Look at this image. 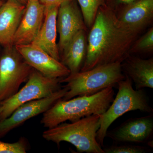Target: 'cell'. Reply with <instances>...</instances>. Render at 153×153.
Listing matches in <instances>:
<instances>
[{"label": "cell", "mask_w": 153, "mask_h": 153, "mask_svg": "<svg viewBox=\"0 0 153 153\" xmlns=\"http://www.w3.org/2000/svg\"><path fill=\"white\" fill-rule=\"evenodd\" d=\"M137 34L125 29L115 12L105 4L99 9L88 35L85 62L80 71L104 64L122 63L128 56Z\"/></svg>", "instance_id": "obj_1"}, {"label": "cell", "mask_w": 153, "mask_h": 153, "mask_svg": "<svg viewBox=\"0 0 153 153\" xmlns=\"http://www.w3.org/2000/svg\"><path fill=\"white\" fill-rule=\"evenodd\" d=\"M114 87H108L90 95L79 96L59 100L44 113L41 123L50 128L69 120H78L93 114H102L114 98Z\"/></svg>", "instance_id": "obj_2"}, {"label": "cell", "mask_w": 153, "mask_h": 153, "mask_svg": "<svg viewBox=\"0 0 153 153\" xmlns=\"http://www.w3.org/2000/svg\"><path fill=\"white\" fill-rule=\"evenodd\" d=\"M101 115H91L71 123H63L48 128L43 133L42 137L58 146L62 142L70 143L79 153H104L96 139Z\"/></svg>", "instance_id": "obj_3"}, {"label": "cell", "mask_w": 153, "mask_h": 153, "mask_svg": "<svg viewBox=\"0 0 153 153\" xmlns=\"http://www.w3.org/2000/svg\"><path fill=\"white\" fill-rule=\"evenodd\" d=\"M121 63H109L97 66L90 70L79 71L60 80L65 83L68 90L62 100H68L79 96L94 94L108 87L117 86L125 79Z\"/></svg>", "instance_id": "obj_4"}, {"label": "cell", "mask_w": 153, "mask_h": 153, "mask_svg": "<svg viewBox=\"0 0 153 153\" xmlns=\"http://www.w3.org/2000/svg\"><path fill=\"white\" fill-rule=\"evenodd\" d=\"M133 81L128 76L117 83L118 92L108 108L102 114L100 125L97 133V140L104 146L105 138L110 126L119 117L129 111L139 110L153 113L149 97L143 89L134 90Z\"/></svg>", "instance_id": "obj_5"}, {"label": "cell", "mask_w": 153, "mask_h": 153, "mask_svg": "<svg viewBox=\"0 0 153 153\" xmlns=\"http://www.w3.org/2000/svg\"><path fill=\"white\" fill-rule=\"evenodd\" d=\"M33 69L15 45L3 47L0 51V105L19 91Z\"/></svg>", "instance_id": "obj_6"}, {"label": "cell", "mask_w": 153, "mask_h": 153, "mask_svg": "<svg viewBox=\"0 0 153 153\" xmlns=\"http://www.w3.org/2000/svg\"><path fill=\"white\" fill-rule=\"evenodd\" d=\"M60 78L47 77L33 68L24 87L0 105V121L8 117L17 108L26 102L47 97L61 88Z\"/></svg>", "instance_id": "obj_7"}, {"label": "cell", "mask_w": 153, "mask_h": 153, "mask_svg": "<svg viewBox=\"0 0 153 153\" xmlns=\"http://www.w3.org/2000/svg\"><path fill=\"white\" fill-rule=\"evenodd\" d=\"M68 90V88L64 85L52 95L28 102L17 108L8 117L0 121V138L28 120L46 112L63 98Z\"/></svg>", "instance_id": "obj_8"}, {"label": "cell", "mask_w": 153, "mask_h": 153, "mask_svg": "<svg viewBox=\"0 0 153 153\" xmlns=\"http://www.w3.org/2000/svg\"><path fill=\"white\" fill-rule=\"evenodd\" d=\"M153 114L131 118L106 133L115 144H147L153 148Z\"/></svg>", "instance_id": "obj_9"}, {"label": "cell", "mask_w": 153, "mask_h": 153, "mask_svg": "<svg viewBox=\"0 0 153 153\" xmlns=\"http://www.w3.org/2000/svg\"><path fill=\"white\" fill-rule=\"evenodd\" d=\"M16 47L27 63L44 76L63 79L70 74V71L66 66L40 47L33 44Z\"/></svg>", "instance_id": "obj_10"}, {"label": "cell", "mask_w": 153, "mask_h": 153, "mask_svg": "<svg viewBox=\"0 0 153 153\" xmlns=\"http://www.w3.org/2000/svg\"><path fill=\"white\" fill-rule=\"evenodd\" d=\"M57 31L60 36V55L71 38L80 30L87 31L81 10L75 0H69L59 6L57 18Z\"/></svg>", "instance_id": "obj_11"}, {"label": "cell", "mask_w": 153, "mask_h": 153, "mask_svg": "<svg viewBox=\"0 0 153 153\" xmlns=\"http://www.w3.org/2000/svg\"><path fill=\"white\" fill-rule=\"evenodd\" d=\"M121 25L138 35L153 19V0H137L115 10Z\"/></svg>", "instance_id": "obj_12"}, {"label": "cell", "mask_w": 153, "mask_h": 153, "mask_svg": "<svg viewBox=\"0 0 153 153\" xmlns=\"http://www.w3.org/2000/svg\"><path fill=\"white\" fill-rule=\"evenodd\" d=\"M45 7L39 0H27L25 12L14 36L13 44H31L43 25Z\"/></svg>", "instance_id": "obj_13"}, {"label": "cell", "mask_w": 153, "mask_h": 153, "mask_svg": "<svg viewBox=\"0 0 153 153\" xmlns=\"http://www.w3.org/2000/svg\"><path fill=\"white\" fill-rule=\"evenodd\" d=\"M26 5L16 0H7L0 8V45H13Z\"/></svg>", "instance_id": "obj_14"}, {"label": "cell", "mask_w": 153, "mask_h": 153, "mask_svg": "<svg viewBox=\"0 0 153 153\" xmlns=\"http://www.w3.org/2000/svg\"><path fill=\"white\" fill-rule=\"evenodd\" d=\"M59 7H45L43 25L31 44L40 47L55 59L60 61L57 39V18Z\"/></svg>", "instance_id": "obj_15"}, {"label": "cell", "mask_w": 153, "mask_h": 153, "mask_svg": "<svg viewBox=\"0 0 153 153\" xmlns=\"http://www.w3.org/2000/svg\"><path fill=\"white\" fill-rule=\"evenodd\" d=\"M122 70L135 85L136 89L153 88V59H145L129 55L121 63Z\"/></svg>", "instance_id": "obj_16"}, {"label": "cell", "mask_w": 153, "mask_h": 153, "mask_svg": "<svg viewBox=\"0 0 153 153\" xmlns=\"http://www.w3.org/2000/svg\"><path fill=\"white\" fill-rule=\"evenodd\" d=\"M86 32L82 30L76 33L60 55V62L69 69L70 74L79 72L85 62L87 47Z\"/></svg>", "instance_id": "obj_17"}, {"label": "cell", "mask_w": 153, "mask_h": 153, "mask_svg": "<svg viewBox=\"0 0 153 153\" xmlns=\"http://www.w3.org/2000/svg\"><path fill=\"white\" fill-rule=\"evenodd\" d=\"M80 7L83 20L87 28L91 27L99 8L105 4V0H76Z\"/></svg>", "instance_id": "obj_18"}, {"label": "cell", "mask_w": 153, "mask_h": 153, "mask_svg": "<svg viewBox=\"0 0 153 153\" xmlns=\"http://www.w3.org/2000/svg\"><path fill=\"white\" fill-rule=\"evenodd\" d=\"M102 148L104 153H146L152 152L149 147L128 143L115 144L108 146H104Z\"/></svg>", "instance_id": "obj_19"}, {"label": "cell", "mask_w": 153, "mask_h": 153, "mask_svg": "<svg viewBox=\"0 0 153 153\" xmlns=\"http://www.w3.org/2000/svg\"><path fill=\"white\" fill-rule=\"evenodd\" d=\"M153 50V28L152 27L143 36L136 40L129 50V54L151 53Z\"/></svg>", "instance_id": "obj_20"}, {"label": "cell", "mask_w": 153, "mask_h": 153, "mask_svg": "<svg viewBox=\"0 0 153 153\" xmlns=\"http://www.w3.org/2000/svg\"><path fill=\"white\" fill-rule=\"evenodd\" d=\"M28 148V142L25 138H21L18 141L13 143L0 141V153H25Z\"/></svg>", "instance_id": "obj_21"}, {"label": "cell", "mask_w": 153, "mask_h": 153, "mask_svg": "<svg viewBox=\"0 0 153 153\" xmlns=\"http://www.w3.org/2000/svg\"><path fill=\"white\" fill-rule=\"evenodd\" d=\"M136 1L137 0H105V4L115 11L122 6Z\"/></svg>", "instance_id": "obj_22"}, {"label": "cell", "mask_w": 153, "mask_h": 153, "mask_svg": "<svg viewBox=\"0 0 153 153\" xmlns=\"http://www.w3.org/2000/svg\"><path fill=\"white\" fill-rule=\"evenodd\" d=\"M69 0H39L45 7H59L63 3Z\"/></svg>", "instance_id": "obj_23"}, {"label": "cell", "mask_w": 153, "mask_h": 153, "mask_svg": "<svg viewBox=\"0 0 153 153\" xmlns=\"http://www.w3.org/2000/svg\"><path fill=\"white\" fill-rule=\"evenodd\" d=\"M16 1H18L19 3L25 5H26L27 2V0H16Z\"/></svg>", "instance_id": "obj_24"}, {"label": "cell", "mask_w": 153, "mask_h": 153, "mask_svg": "<svg viewBox=\"0 0 153 153\" xmlns=\"http://www.w3.org/2000/svg\"><path fill=\"white\" fill-rule=\"evenodd\" d=\"M4 1H0V8H1V7L3 3H4Z\"/></svg>", "instance_id": "obj_25"}, {"label": "cell", "mask_w": 153, "mask_h": 153, "mask_svg": "<svg viewBox=\"0 0 153 153\" xmlns=\"http://www.w3.org/2000/svg\"><path fill=\"white\" fill-rule=\"evenodd\" d=\"M3 110V107L1 105H0V114H1V113Z\"/></svg>", "instance_id": "obj_26"}, {"label": "cell", "mask_w": 153, "mask_h": 153, "mask_svg": "<svg viewBox=\"0 0 153 153\" xmlns=\"http://www.w3.org/2000/svg\"><path fill=\"white\" fill-rule=\"evenodd\" d=\"M0 1H4V0H0Z\"/></svg>", "instance_id": "obj_27"}]
</instances>
